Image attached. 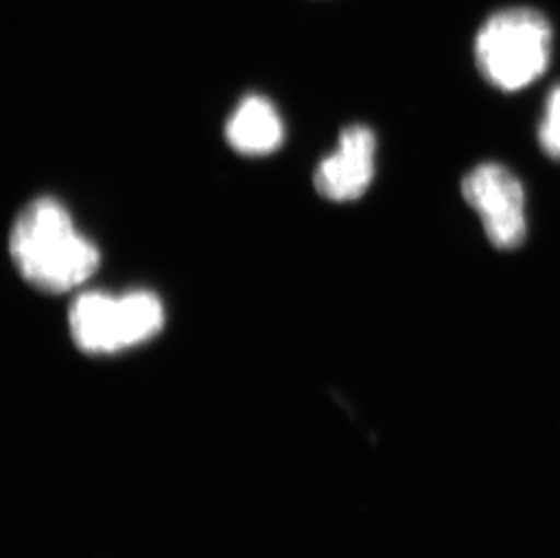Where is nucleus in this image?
Instances as JSON below:
<instances>
[{"mask_svg":"<svg viewBox=\"0 0 560 558\" xmlns=\"http://www.w3.org/2000/svg\"><path fill=\"white\" fill-rule=\"evenodd\" d=\"M375 174V137L366 126L341 132L338 148L317 164L314 185L330 201H354L365 195Z\"/></svg>","mask_w":560,"mask_h":558,"instance_id":"obj_5","label":"nucleus"},{"mask_svg":"<svg viewBox=\"0 0 560 558\" xmlns=\"http://www.w3.org/2000/svg\"><path fill=\"white\" fill-rule=\"evenodd\" d=\"M463 196L481 218L490 242L498 248H517L526 236L523 184L499 164L477 165L463 179Z\"/></svg>","mask_w":560,"mask_h":558,"instance_id":"obj_4","label":"nucleus"},{"mask_svg":"<svg viewBox=\"0 0 560 558\" xmlns=\"http://www.w3.org/2000/svg\"><path fill=\"white\" fill-rule=\"evenodd\" d=\"M165 323L159 295L135 290L124 295L80 294L69 311L74 345L85 353H117L153 339Z\"/></svg>","mask_w":560,"mask_h":558,"instance_id":"obj_3","label":"nucleus"},{"mask_svg":"<svg viewBox=\"0 0 560 558\" xmlns=\"http://www.w3.org/2000/svg\"><path fill=\"white\" fill-rule=\"evenodd\" d=\"M540 146L551 159L560 160V85L546 101L545 116L540 121Z\"/></svg>","mask_w":560,"mask_h":558,"instance_id":"obj_7","label":"nucleus"},{"mask_svg":"<svg viewBox=\"0 0 560 558\" xmlns=\"http://www.w3.org/2000/svg\"><path fill=\"white\" fill-rule=\"evenodd\" d=\"M16 270L35 289L60 294L95 275L101 253L80 234L68 209L54 198H38L16 217L10 234Z\"/></svg>","mask_w":560,"mask_h":558,"instance_id":"obj_1","label":"nucleus"},{"mask_svg":"<svg viewBox=\"0 0 560 558\" xmlns=\"http://www.w3.org/2000/svg\"><path fill=\"white\" fill-rule=\"evenodd\" d=\"M551 43L550 22L539 11L529 8L498 11L477 33V68L499 90H524L550 66Z\"/></svg>","mask_w":560,"mask_h":558,"instance_id":"obj_2","label":"nucleus"},{"mask_svg":"<svg viewBox=\"0 0 560 558\" xmlns=\"http://www.w3.org/2000/svg\"><path fill=\"white\" fill-rule=\"evenodd\" d=\"M283 121L276 107L258 95L245 96L225 126V138L236 153L265 156L283 142Z\"/></svg>","mask_w":560,"mask_h":558,"instance_id":"obj_6","label":"nucleus"}]
</instances>
